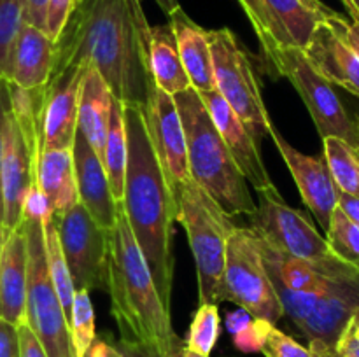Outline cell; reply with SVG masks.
<instances>
[{"mask_svg":"<svg viewBox=\"0 0 359 357\" xmlns=\"http://www.w3.org/2000/svg\"><path fill=\"white\" fill-rule=\"evenodd\" d=\"M27 270V237L21 223L4 237L0 255V318L14 326L25 322Z\"/></svg>","mask_w":359,"mask_h":357,"instance_id":"22","label":"cell"},{"mask_svg":"<svg viewBox=\"0 0 359 357\" xmlns=\"http://www.w3.org/2000/svg\"><path fill=\"white\" fill-rule=\"evenodd\" d=\"M35 184L48 198L53 217L79 203L72 149L42 150L35 161Z\"/></svg>","mask_w":359,"mask_h":357,"instance_id":"25","label":"cell"},{"mask_svg":"<svg viewBox=\"0 0 359 357\" xmlns=\"http://www.w3.org/2000/svg\"><path fill=\"white\" fill-rule=\"evenodd\" d=\"M270 139L273 140L277 150L286 161L304 203L309 206L319 226L326 231L333 210L339 206V188L333 181L325 154L309 156L300 153L280 135L276 126L270 130Z\"/></svg>","mask_w":359,"mask_h":357,"instance_id":"15","label":"cell"},{"mask_svg":"<svg viewBox=\"0 0 359 357\" xmlns=\"http://www.w3.org/2000/svg\"><path fill=\"white\" fill-rule=\"evenodd\" d=\"M44 244H46V261H48V272L51 276L53 287H55L56 294L60 298L63 310H65L67 321H70V314H72V303H74V287L72 276H70L69 268H67L65 255L62 252V245H60L58 230H56L55 220H49L44 224Z\"/></svg>","mask_w":359,"mask_h":357,"instance_id":"30","label":"cell"},{"mask_svg":"<svg viewBox=\"0 0 359 357\" xmlns=\"http://www.w3.org/2000/svg\"><path fill=\"white\" fill-rule=\"evenodd\" d=\"M221 335V317L217 304H200L198 310L193 315L189 326L186 345L196 352L209 356L216 346Z\"/></svg>","mask_w":359,"mask_h":357,"instance_id":"34","label":"cell"},{"mask_svg":"<svg viewBox=\"0 0 359 357\" xmlns=\"http://www.w3.org/2000/svg\"><path fill=\"white\" fill-rule=\"evenodd\" d=\"M259 352L265 357H316L309 346L298 343L293 336L277 329L276 324L262 318V345Z\"/></svg>","mask_w":359,"mask_h":357,"instance_id":"35","label":"cell"},{"mask_svg":"<svg viewBox=\"0 0 359 357\" xmlns=\"http://www.w3.org/2000/svg\"><path fill=\"white\" fill-rule=\"evenodd\" d=\"M346 10L349 13L351 20L358 21L359 23V0H347Z\"/></svg>","mask_w":359,"mask_h":357,"instance_id":"51","label":"cell"},{"mask_svg":"<svg viewBox=\"0 0 359 357\" xmlns=\"http://www.w3.org/2000/svg\"><path fill=\"white\" fill-rule=\"evenodd\" d=\"M23 24V0H0V77L6 80H9L13 49Z\"/></svg>","mask_w":359,"mask_h":357,"instance_id":"31","label":"cell"},{"mask_svg":"<svg viewBox=\"0 0 359 357\" xmlns=\"http://www.w3.org/2000/svg\"><path fill=\"white\" fill-rule=\"evenodd\" d=\"M76 289H107L109 231L98 226L81 203L53 217Z\"/></svg>","mask_w":359,"mask_h":357,"instance_id":"12","label":"cell"},{"mask_svg":"<svg viewBox=\"0 0 359 357\" xmlns=\"http://www.w3.org/2000/svg\"><path fill=\"white\" fill-rule=\"evenodd\" d=\"M77 6V0H49L48 14H46V34L49 35L53 42L58 41L69 21L70 14L74 13Z\"/></svg>","mask_w":359,"mask_h":357,"instance_id":"36","label":"cell"},{"mask_svg":"<svg viewBox=\"0 0 359 357\" xmlns=\"http://www.w3.org/2000/svg\"><path fill=\"white\" fill-rule=\"evenodd\" d=\"M238 4H241V7L244 9L245 16H248L249 21H251V27L255 28L256 35H258L262 51L266 52L269 49H272L273 42H272V37H270L269 23H266V18L265 14H263L262 7L258 6V2H256V0H238Z\"/></svg>","mask_w":359,"mask_h":357,"instance_id":"38","label":"cell"},{"mask_svg":"<svg viewBox=\"0 0 359 357\" xmlns=\"http://www.w3.org/2000/svg\"><path fill=\"white\" fill-rule=\"evenodd\" d=\"M18 335H20V357H48L44 346L37 340V336L32 332L27 322H21L18 326Z\"/></svg>","mask_w":359,"mask_h":357,"instance_id":"42","label":"cell"},{"mask_svg":"<svg viewBox=\"0 0 359 357\" xmlns=\"http://www.w3.org/2000/svg\"><path fill=\"white\" fill-rule=\"evenodd\" d=\"M23 219L37 220L42 226L53 219L51 205H49L48 198H46L44 192L39 189V186L35 182L30 186V189H28L27 196L23 200Z\"/></svg>","mask_w":359,"mask_h":357,"instance_id":"37","label":"cell"},{"mask_svg":"<svg viewBox=\"0 0 359 357\" xmlns=\"http://www.w3.org/2000/svg\"><path fill=\"white\" fill-rule=\"evenodd\" d=\"M35 182V158L9 112L4 142L0 188H2V238L23 223V200Z\"/></svg>","mask_w":359,"mask_h":357,"instance_id":"16","label":"cell"},{"mask_svg":"<svg viewBox=\"0 0 359 357\" xmlns=\"http://www.w3.org/2000/svg\"><path fill=\"white\" fill-rule=\"evenodd\" d=\"M309 349L316 354V357H333V350L325 349V346H314L309 345Z\"/></svg>","mask_w":359,"mask_h":357,"instance_id":"52","label":"cell"},{"mask_svg":"<svg viewBox=\"0 0 359 357\" xmlns=\"http://www.w3.org/2000/svg\"><path fill=\"white\" fill-rule=\"evenodd\" d=\"M111 90L102 79L98 70L86 66L79 91V111H77V130L84 135L97 156H104L105 140L111 126L112 112Z\"/></svg>","mask_w":359,"mask_h":357,"instance_id":"24","label":"cell"},{"mask_svg":"<svg viewBox=\"0 0 359 357\" xmlns=\"http://www.w3.org/2000/svg\"><path fill=\"white\" fill-rule=\"evenodd\" d=\"M146 56L149 76L158 88L175 97L191 86L184 66H182L170 23L156 24V27L149 24Z\"/></svg>","mask_w":359,"mask_h":357,"instance_id":"26","label":"cell"},{"mask_svg":"<svg viewBox=\"0 0 359 357\" xmlns=\"http://www.w3.org/2000/svg\"><path fill=\"white\" fill-rule=\"evenodd\" d=\"M231 340H233L235 349L241 350V352H259V345H262V318H252L244 328L233 332Z\"/></svg>","mask_w":359,"mask_h":357,"instance_id":"39","label":"cell"},{"mask_svg":"<svg viewBox=\"0 0 359 357\" xmlns=\"http://www.w3.org/2000/svg\"><path fill=\"white\" fill-rule=\"evenodd\" d=\"M70 332H72L74 350L77 357H84L86 350L93 343L95 336V312L93 303H91L90 290L76 289L74 293L72 314H70Z\"/></svg>","mask_w":359,"mask_h":357,"instance_id":"33","label":"cell"},{"mask_svg":"<svg viewBox=\"0 0 359 357\" xmlns=\"http://www.w3.org/2000/svg\"><path fill=\"white\" fill-rule=\"evenodd\" d=\"M186 136L189 177L226 216H249L256 203L249 184L217 132L202 97L193 86L175 94Z\"/></svg>","mask_w":359,"mask_h":357,"instance_id":"4","label":"cell"},{"mask_svg":"<svg viewBox=\"0 0 359 357\" xmlns=\"http://www.w3.org/2000/svg\"><path fill=\"white\" fill-rule=\"evenodd\" d=\"M23 226L28 254L25 322L44 346L48 357H77L65 310L48 272L44 227L30 219H23Z\"/></svg>","mask_w":359,"mask_h":357,"instance_id":"7","label":"cell"},{"mask_svg":"<svg viewBox=\"0 0 359 357\" xmlns=\"http://www.w3.org/2000/svg\"><path fill=\"white\" fill-rule=\"evenodd\" d=\"M84 70L86 66H74L53 74L44 86L41 111V153L72 149L77 132L79 91Z\"/></svg>","mask_w":359,"mask_h":357,"instance_id":"14","label":"cell"},{"mask_svg":"<svg viewBox=\"0 0 359 357\" xmlns=\"http://www.w3.org/2000/svg\"><path fill=\"white\" fill-rule=\"evenodd\" d=\"M126 163H128V139H126L125 112H123V102L114 98L112 100L111 126H109L107 140H105L102 164H104L105 174H107V181L116 203L123 202Z\"/></svg>","mask_w":359,"mask_h":357,"instance_id":"27","label":"cell"},{"mask_svg":"<svg viewBox=\"0 0 359 357\" xmlns=\"http://www.w3.org/2000/svg\"><path fill=\"white\" fill-rule=\"evenodd\" d=\"M2 241H4V238H2V226H0V255H2Z\"/></svg>","mask_w":359,"mask_h":357,"instance_id":"53","label":"cell"},{"mask_svg":"<svg viewBox=\"0 0 359 357\" xmlns=\"http://www.w3.org/2000/svg\"><path fill=\"white\" fill-rule=\"evenodd\" d=\"M256 192L258 203L249 214V220L259 238L284 254L321 268H335L347 262L330 248L326 238L319 234L305 214L284 202L276 186Z\"/></svg>","mask_w":359,"mask_h":357,"instance_id":"11","label":"cell"},{"mask_svg":"<svg viewBox=\"0 0 359 357\" xmlns=\"http://www.w3.org/2000/svg\"><path fill=\"white\" fill-rule=\"evenodd\" d=\"M340 2L344 4V7H347V0H340Z\"/></svg>","mask_w":359,"mask_h":357,"instance_id":"54","label":"cell"},{"mask_svg":"<svg viewBox=\"0 0 359 357\" xmlns=\"http://www.w3.org/2000/svg\"><path fill=\"white\" fill-rule=\"evenodd\" d=\"M326 241L330 248L344 261L359 268V227L337 206L330 219Z\"/></svg>","mask_w":359,"mask_h":357,"instance_id":"32","label":"cell"},{"mask_svg":"<svg viewBox=\"0 0 359 357\" xmlns=\"http://www.w3.org/2000/svg\"><path fill=\"white\" fill-rule=\"evenodd\" d=\"M223 293L224 301L238 304L255 318L272 324L284 318L283 304L263 261L258 237L251 227L235 226L228 237Z\"/></svg>","mask_w":359,"mask_h":357,"instance_id":"10","label":"cell"},{"mask_svg":"<svg viewBox=\"0 0 359 357\" xmlns=\"http://www.w3.org/2000/svg\"><path fill=\"white\" fill-rule=\"evenodd\" d=\"M200 97L248 184H251L256 191L273 188L276 184L270 178L269 170L259 154V144L256 142L242 119L231 111L230 105L216 90L200 93Z\"/></svg>","mask_w":359,"mask_h":357,"instance_id":"17","label":"cell"},{"mask_svg":"<svg viewBox=\"0 0 359 357\" xmlns=\"http://www.w3.org/2000/svg\"><path fill=\"white\" fill-rule=\"evenodd\" d=\"M142 111L149 140L170 188L191 178L188 170L184 128L175 98L158 88L151 79Z\"/></svg>","mask_w":359,"mask_h":357,"instance_id":"13","label":"cell"},{"mask_svg":"<svg viewBox=\"0 0 359 357\" xmlns=\"http://www.w3.org/2000/svg\"><path fill=\"white\" fill-rule=\"evenodd\" d=\"M170 357H209V356H203V354H200V352H196V350L189 349V346L186 345L184 340L179 338V342L175 343L174 350H172Z\"/></svg>","mask_w":359,"mask_h":357,"instance_id":"50","label":"cell"},{"mask_svg":"<svg viewBox=\"0 0 359 357\" xmlns=\"http://www.w3.org/2000/svg\"><path fill=\"white\" fill-rule=\"evenodd\" d=\"M116 345H118V349L121 350V354L125 357H168L154 345L137 342V340L119 338L118 342H116Z\"/></svg>","mask_w":359,"mask_h":357,"instance_id":"43","label":"cell"},{"mask_svg":"<svg viewBox=\"0 0 359 357\" xmlns=\"http://www.w3.org/2000/svg\"><path fill=\"white\" fill-rule=\"evenodd\" d=\"M270 28L273 48L304 49L321 21L337 14L321 0H256Z\"/></svg>","mask_w":359,"mask_h":357,"instance_id":"20","label":"cell"},{"mask_svg":"<svg viewBox=\"0 0 359 357\" xmlns=\"http://www.w3.org/2000/svg\"><path fill=\"white\" fill-rule=\"evenodd\" d=\"M72 158L79 203L88 210L98 226L111 231L116 224L118 203L111 192L102 160L91 149L79 130L76 132V139L72 144Z\"/></svg>","mask_w":359,"mask_h":357,"instance_id":"19","label":"cell"},{"mask_svg":"<svg viewBox=\"0 0 359 357\" xmlns=\"http://www.w3.org/2000/svg\"><path fill=\"white\" fill-rule=\"evenodd\" d=\"M49 0H23L25 23L37 27L46 31V14Z\"/></svg>","mask_w":359,"mask_h":357,"instance_id":"44","label":"cell"},{"mask_svg":"<svg viewBox=\"0 0 359 357\" xmlns=\"http://www.w3.org/2000/svg\"><path fill=\"white\" fill-rule=\"evenodd\" d=\"M323 154L339 191L359 198V147L328 136L323 139Z\"/></svg>","mask_w":359,"mask_h":357,"instance_id":"29","label":"cell"},{"mask_svg":"<svg viewBox=\"0 0 359 357\" xmlns=\"http://www.w3.org/2000/svg\"><path fill=\"white\" fill-rule=\"evenodd\" d=\"M55 66V42L44 30L25 23L11 58L9 83L35 90L49 83Z\"/></svg>","mask_w":359,"mask_h":357,"instance_id":"23","label":"cell"},{"mask_svg":"<svg viewBox=\"0 0 359 357\" xmlns=\"http://www.w3.org/2000/svg\"><path fill=\"white\" fill-rule=\"evenodd\" d=\"M0 357H20L18 326L0 318Z\"/></svg>","mask_w":359,"mask_h":357,"instance_id":"40","label":"cell"},{"mask_svg":"<svg viewBox=\"0 0 359 357\" xmlns=\"http://www.w3.org/2000/svg\"><path fill=\"white\" fill-rule=\"evenodd\" d=\"M207 34L212 52L216 91L259 144V140L270 136L273 125L263 100L251 56L230 28L207 30Z\"/></svg>","mask_w":359,"mask_h":357,"instance_id":"8","label":"cell"},{"mask_svg":"<svg viewBox=\"0 0 359 357\" xmlns=\"http://www.w3.org/2000/svg\"><path fill=\"white\" fill-rule=\"evenodd\" d=\"M330 20L314 28L302 52L326 80L359 98V56Z\"/></svg>","mask_w":359,"mask_h":357,"instance_id":"18","label":"cell"},{"mask_svg":"<svg viewBox=\"0 0 359 357\" xmlns=\"http://www.w3.org/2000/svg\"><path fill=\"white\" fill-rule=\"evenodd\" d=\"M277 76L286 77L309 108L321 139L335 136L359 147V114L340 98L335 84L326 80L298 48L276 46L263 52Z\"/></svg>","mask_w":359,"mask_h":357,"instance_id":"6","label":"cell"},{"mask_svg":"<svg viewBox=\"0 0 359 357\" xmlns=\"http://www.w3.org/2000/svg\"><path fill=\"white\" fill-rule=\"evenodd\" d=\"M177 220L186 231L198 276V303L224 301L223 273L226 241L235 224L191 178L172 188Z\"/></svg>","mask_w":359,"mask_h":357,"instance_id":"5","label":"cell"},{"mask_svg":"<svg viewBox=\"0 0 359 357\" xmlns=\"http://www.w3.org/2000/svg\"><path fill=\"white\" fill-rule=\"evenodd\" d=\"M7 90H9L11 114H13L18 128L21 130V135H23L28 149L37 161L39 153H41V111L44 86L35 88V90H25V88L7 80Z\"/></svg>","mask_w":359,"mask_h":357,"instance_id":"28","label":"cell"},{"mask_svg":"<svg viewBox=\"0 0 359 357\" xmlns=\"http://www.w3.org/2000/svg\"><path fill=\"white\" fill-rule=\"evenodd\" d=\"M337 343H353V345L359 346V312L351 317L347 326L344 328L342 335L337 340Z\"/></svg>","mask_w":359,"mask_h":357,"instance_id":"48","label":"cell"},{"mask_svg":"<svg viewBox=\"0 0 359 357\" xmlns=\"http://www.w3.org/2000/svg\"><path fill=\"white\" fill-rule=\"evenodd\" d=\"M339 209L359 227V198L339 191Z\"/></svg>","mask_w":359,"mask_h":357,"instance_id":"47","label":"cell"},{"mask_svg":"<svg viewBox=\"0 0 359 357\" xmlns=\"http://www.w3.org/2000/svg\"><path fill=\"white\" fill-rule=\"evenodd\" d=\"M333 357H335V356H333Z\"/></svg>","mask_w":359,"mask_h":357,"instance_id":"55","label":"cell"},{"mask_svg":"<svg viewBox=\"0 0 359 357\" xmlns=\"http://www.w3.org/2000/svg\"><path fill=\"white\" fill-rule=\"evenodd\" d=\"M168 23L174 30L177 51L189 83L200 93L216 90L214 84L212 52H210L209 34L196 24L177 2L167 9Z\"/></svg>","mask_w":359,"mask_h":357,"instance_id":"21","label":"cell"},{"mask_svg":"<svg viewBox=\"0 0 359 357\" xmlns=\"http://www.w3.org/2000/svg\"><path fill=\"white\" fill-rule=\"evenodd\" d=\"M273 287L284 317L309 340V345L333 350L347 322L359 312V270L339 276L318 294H297Z\"/></svg>","mask_w":359,"mask_h":357,"instance_id":"9","label":"cell"},{"mask_svg":"<svg viewBox=\"0 0 359 357\" xmlns=\"http://www.w3.org/2000/svg\"><path fill=\"white\" fill-rule=\"evenodd\" d=\"M330 21H332V24L337 28V31L346 38L347 44H349L359 56V23L358 21L347 20V18H344L342 14H335Z\"/></svg>","mask_w":359,"mask_h":357,"instance_id":"45","label":"cell"},{"mask_svg":"<svg viewBox=\"0 0 359 357\" xmlns=\"http://www.w3.org/2000/svg\"><path fill=\"white\" fill-rule=\"evenodd\" d=\"M147 30L140 0H77L55 42L53 74L93 66L112 97L123 104L144 105L151 83Z\"/></svg>","mask_w":359,"mask_h":357,"instance_id":"1","label":"cell"},{"mask_svg":"<svg viewBox=\"0 0 359 357\" xmlns=\"http://www.w3.org/2000/svg\"><path fill=\"white\" fill-rule=\"evenodd\" d=\"M84 357H125L111 336H95Z\"/></svg>","mask_w":359,"mask_h":357,"instance_id":"46","label":"cell"},{"mask_svg":"<svg viewBox=\"0 0 359 357\" xmlns=\"http://www.w3.org/2000/svg\"><path fill=\"white\" fill-rule=\"evenodd\" d=\"M107 293L121 338L149 343L170 357L179 342L172 329L170 308L158 294L121 203L109 231Z\"/></svg>","mask_w":359,"mask_h":357,"instance_id":"3","label":"cell"},{"mask_svg":"<svg viewBox=\"0 0 359 357\" xmlns=\"http://www.w3.org/2000/svg\"><path fill=\"white\" fill-rule=\"evenodd\" d=\"M252 315H249L245 310H237V312H231V314H228V318H226V328L228 331H230V335H233V332H237L238 329L244 328L248 322L252 321Z\"/></svg>","mask_w":359,"mask_h":357,"instance_id":"49","label":"cell"},{"mask_svg":"<svg viewBox=\"0 0 359 357\" xmlns=\"http://www.w3.org/2000/svg\"><path fill=\"white\" fill-rule=\"evenodd\" d=\"M123 112L128 139V163L121 205L158 294L165 307L170 308L175 268L172 240L177 220L174 192L149 140L142 105L123 104Z\"/></svg>","mask_w":359,"mask_h":357,"instance_id":"2","label":"cell"},{"mask_svg":"<svg viewBox=\"0 0 359 357\" xmlns=\"http://www.w3.org/2000/svg\"><path fill=\"white\" fill-rule=\"evenodd\" d=\"M11 105H9V90H7V80L0 77V170H2V158H4V142H6V126L7 118H9ZM2 188H0V224H2Z\"/></svg>","mask_w":359,"mask_h":357,"instance_id":"41","label":"cell"}]
</instances>
